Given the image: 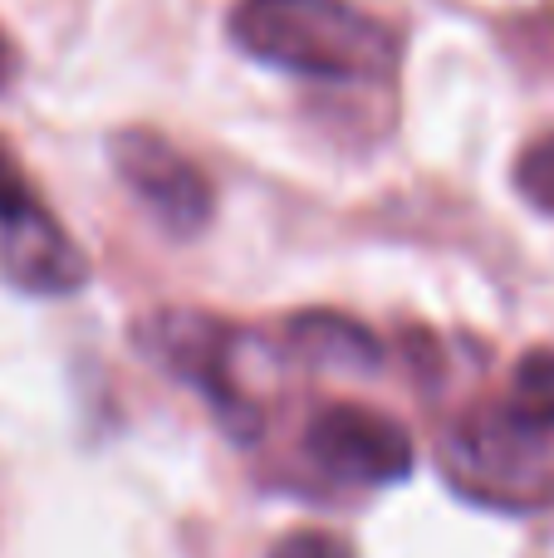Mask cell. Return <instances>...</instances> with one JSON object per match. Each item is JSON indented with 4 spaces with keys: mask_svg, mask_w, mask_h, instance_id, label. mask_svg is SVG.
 <instances>
[{
    "mask_svg": "<svg viewBox=\"0 0 554 558\" xmlns=\"http://www.w3.org/2000/svg\"><path fill=\"white\" fill-rule=\"evenodd\" d=\"M231 39L255 64L320 84H388L402 39L353 0H236Z\"/></svg>",
    "mask_w": 554,
    "mask_h": 558,
    "instance_id": "6da1fadb",
    "label": "cell"
},
{
    "mask_svg": "<svg viewBox=\"0 0 554 558\" xmlns=\"http://www.w3.org/2000/svg\"><path fill=\"white\" fill-rule=\"evenodd\" d=\"M442 471L467 500L491 510H545L554 505V461L545 436L516 426L506 412L461 422L442 446Z\"/></svg>",
    "mask_w": 554,
    "mask_h": 558,
    "instance_id": "7a4b0ae2",
    "label": "cell"
},
{
    "mask_svg": "<svg viewBox=\"0 0 554 558\" xmlns=\"http://www.w3.org/2000/svg\"><path fill=\"white\" fill-rule=\"evenodd\" d=\"M108 162H113L118 182L153 211V221L172 235H196L212 221V186H206L202 167L186 153H177L167 137L147 133V128H123L108 137Z\"/></svg>",
    "mask_w": 554,
    "mask_h": 558,
    "instance_id": "3957f363",
    "label": "cell"
},
{
    "mask_svg": "<svg viewBox=\"0 0 554 558\" xmlns=\"http://www.w3.org/2000/svg\"><path fill=\"white\" fill-rule=\"evenodd\" d=\"M304 451L329 481L344 485H398L412 475V436L373 407H324L304 432Z\"/></svg>",
    "mask_w": 554,
    "mask_h": 558,
    "instance_id": "277c9868",
    "label": "cell"
},
{
    "mask_svg": "<svg viewBox=\"0 0 554 558\" xmlns=\"http://www.w3.org/2000/svg\"><path fill=\"white\" fill-rule=\"evenodd\" d=\"M137 343L153 363H162L167 373H177L182 383L202 387L226 416H231L236 432L255 436V412L231 392L226 383V357H231V328L216 324L206 314H186V308H162V314H147L137 324Z\"/></svg>",
    "mask_w": 554,
    "mask_h": 558,
    "instance_id": "5b68a950",
    "label": "cell"
},
{
    "mask_svg": "<svg viewBox=\"0 0 554 558\" xmlns=\"http://www.w3.org/2000/svg\"><path fill=\"white\" fill-rule=\"evenodd\" d=\"M0 270L25 294L59 299L88 284V255L55 211H45L35 196H20L0 211Z\"/></svg>",
    "mask_w": 554,
    "mask_h": 558,
    "instance_id": "8992f818",
    "label": "cell"
},
{
    "mask_svg": "<svg viewBox=\"0 0 554 558\" xmlns=\"http://www.w3.org/2000/svg\"><path fill=\"white\" fill-rule=\"evenodd\" d=\"M290 348L314 367H344V373H373L383 357L378 338L344 314H300L290 324Z\"/></svg>",
    "mask_w": 554,
    "mask_h": 558,
    "instance_id": "52a82bcc",
    "label": "cell"
},
{
    "mask_svg": "<svg viewBox=\"0 0 554 558\" xmlns=\"http://www.w3.org/2000/svg\"><path fill=\"white\" fill-rule=\"evenodd\" d=\"M516 426L535 436H554V348H535L516 363L510 402L501 407Z\"/></svg>",
    "mask_w": 554,
    "mask_h": 558,
    "instance_id": "ba28073f",
    "label": "cell"
},
{
    "mask_svg": "<svg viewBox=\"0 0 554 558\" xmlns=\"http://www.w3.org/2000/svg\"><path fill=\"white\" fill-rule=\"evenodd\" d=\"M516 186L535 211L554 216V133L526 147V157L516 162Z\"/></svg>",
    "mask_w": 554,
    "mask_h": 558,
    "instance_id": "9c48e42d",
    "label": "cell"
},
{
    "mask_svg": "<svg viewBox=\"0 0 554 558\" xmlns=\"http://www.w3.org/2000/svg\"><path fill=\"white\" fill-rule=\"evenodd\" d=\"M270 558H359L349 549L344 534H329V530H294L285 534L280 544L270 549Z\"/></svg>",
    "mask_w": 554,
    "mask_h": 558,
    "instance_id": "30bf717a",
    "label": "cell"
},
{
    "mask_svg": "<svg viewBox=\"0 0 554 558\" xmlns=\"http://www.w3.org/2000/svg\"><path fill=\"white\" fill-rule=\"evenodd\" d=\"M20 196H29L25 177L15 172V162H10V157H0V211H5L10 202H20Z\"/></svg>",
    "mask_w": 554,
    "mask_h": 558,
    "instance_id": "8fae6325",
    "label": "cell"
}]
</instances>
